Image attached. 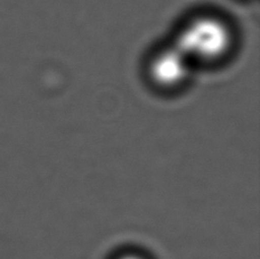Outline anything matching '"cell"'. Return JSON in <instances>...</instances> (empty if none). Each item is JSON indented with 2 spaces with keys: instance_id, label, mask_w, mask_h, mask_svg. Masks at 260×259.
I'll return each instance as SVG.
<instances>
[{
  "instance_id": "1",
  "label": "cell",
  "mask_w": 260,
  "mask_h": 259,
  "mask_svg": "<svg viewBox=\"0 0 260 259\" xmlns=\"http://www.w3.org/2000/svg\"><path fill=\"white\" fill-rule=\"evenodd\" d=\"M175 45L192 64L217 62L230 53L233 32L221 17L200 15L182 27Z\"/></svg>"
},
{
  "instance_id": "2",
  "label": "cell",
  "mask_w": 260,
  "mask_h": 259,
  "mask_svg": "<svg viewBox=\"0 0 260 259\" xmlns=\"http://www.w3.org/2000/svg\"><path fill=\"white\" fill-rule=\"evenodd\" d=\"M191 69V61L174 44L153 55L148 64V75L156 86L173 89L187 80Z\"/></svg>"
},
{
  "instance_id": "3",
  "label": "cell",
  "mask_w": 260,
  "mask_h": 259,
  "mask_svg": "<svg viewBox=\"0 0 260 259\" xmlns=\"http://www.w3.org/2000/svg\"><path fill=\"white\" fill-rule=\"evenodd\" d=\"M119 259H144V258L139 257L137 255H124L122 257H120Z\"/></svg>"
}]
</instances>
